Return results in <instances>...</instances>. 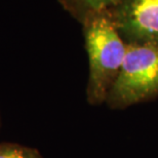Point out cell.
Returning <instances> with one entry per match:
<instances>
[{
    "mask_svg": "<svg viewBox=\"0 0 158 158\" xmlns=\"http://www.w3.org/2000/svg\"><path fill=\"white\" fill-rule=\"evenodd\" d=\"M110 15L125 43H158V0H121Z\"/></svg>",
    "mask_w": 158,
    "mask_h": 158,
    "instance_id": "3957f363",
    "label": "cell"
},
{
    "mask_svg": "<svg viewBox=\"0 0 158 158\" xmlns=\"http://www.w3.org/2000/svg\"><path fill=\"white\" fill-rule=\"evenodd\" d=\"M0 158H43L35 148L24 145L2 142L0 143Z\"/></svg>",
    "mask_w": 158,
    "mask_h": 158,
    "instance_id": "5b68a950",
    "label": "cell"
},
{
    "mask_svg": "<svg viewBox=\"0 0 158 158\" xmlns=\"http://www.w3.org/2000/svg\"><path fill=\"white\" fill-rule=\"evenodd\" d=\"M89 63L86 99L90 105L106 103L126 55L127 44L120 36L110 12L90 15L82 22Z\"/></svg>",
    "mask_w": 158,
    "mask_h": 158,
    "instance_id": "6da1fadb",
    "label": "cell"
},
{
    "mask_svg": "<svg viewBox=\"0 0 158 158\" xmlns=\"http://www.w3.org/2000/svg\"><path fill=\"white\" fill-rule=\"evenodd\" d=\"M126 55L106 103L125 109L158 97V43H126Z\"/></svg>",
    "mask_w": 158,
    "mask_h": 158,
    "instance_id": "7a4b0ae2",
    "label": "cell"
},
{
    "mask_svg": "<svg viewBox=\"0 0 158 158\" xmlns=\"http://www.w3.org/2000/svg\"><path fill=\"white\" fill-rule=\"evenodd\" d=\"M66 9L81 22L90 15L111 12L121 0H61Z\"/></svg>",
    "mask_w": 158,
    "mask_h": 158,
    "instance_id": "277c9868",
    "label": "cell"
},
{
    "mask_svg": "<svg viewBox=\"0 0 158 158\" xmlns=\"http://www.w3.org/2000/svg\"><path fill=\"white\" fill-rule=\"evenodd\" d=\"M0 128H1V115H0Z\"/></svg>",
    "mask_w": 158,
    "mask_h": 158,
    "instance_id": "8992f818",
    "label": "cell"
}]
</instances>
